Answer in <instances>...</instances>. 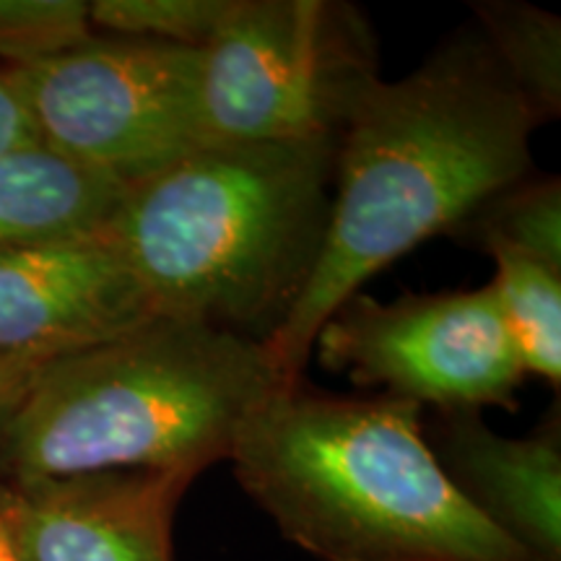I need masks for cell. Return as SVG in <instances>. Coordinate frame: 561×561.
<instances>
[{"label":"cell","mask_w":561,"mask_h":561,"mask_svg":"<svg viewBox=\"0 0 561 561\" xmlns=\"http://www.w3.org/2000/svg\"><path fill=\"white\" fill-rule=\"evenodd\" d=\"M424 409L278 385L231 442L234 479L320 561H536L455 491Z\"/></svg>","instance_id":"obj_2"},{"label":"cell","mask_w":561,"mask_h":561,"mask_svg":"<svg viewBox=\"0 0 561 561\" xmlns=\"http://www.w3.org/2000/svg\"><path fill=\"white\" fill-rule=\"evenodd\" d=\"M87 0H0V58L26 68L94 39Z\"/></svg>","instance_id":"obj_16"},{"label":"cell","mask_w":561,"mask_h":561,"mask_svg":"<svg viewBox=\"0 0 561 561\" xmlns=\"http://www.w3.org/2000/svg\"><path fill=\"white\" fill-rule=\"evenodd\" d=\"M234 0H94L91 26L112 37L151 39L203 50L227 21Z\"/></svg>","instance_id":"obj_15"},{"label":"cell","mask_w":561,"mask_h":561,"mask_svg":"<svg viewBox=\"0 0 561 561\" xmlns=\"http://www.w3.org/2000/svg\"><path fill=\"white\" fill-rule=\"evenodd\" d=\"M481 39L538 123L561 112V21L517 0H476Z\"/></svg>","instance_id":"obj_12"},{"label":"cell","mask_w":561,"mask_h":561,"mask_svg":"<svg viewBox=\"0 0 561 561\" xmlns=\"http://www.w3.org/2000/svg\"><path fill=\"white\" fill-rule=\"evenodd\" d=\"M424 437L455 491L536 561H561V430L491 432L481 411H437Z\"/></svg>","instance_id":"obj_10"},{"label":"cell","mask_w":561,"mask_h":561,"mask_svg":"<svg viewBox=\"0 0 561 561\" xmlns=\"http://www.w3.org/2000/svg\"><path fill=\"white\" fill-rule=\"evenodd\" d=\"M45 364L0 354V437Z\"/></svg>","instance_id":"obj_18"},{"label":"cell","mask_w":561,"mask_h":561,"mask_svg":"<svg viewBox=\"0 0 561 561\" xmlns=\"http://www.w3.org/2000/svg\"><path fill=\"white\" fill-rule=\"evenodd\" d=\"M157 318L107 231L0 248V354L50 364Z\"/></svg>","instance_id":"obj_8"},{"label":"cell","mask_w":561,"mask_h":561,"mask_svg":"<svg viewBox=\"0 0 561 561\" xmlns=\"http://www.w3.org/2000/svg\"><path fill=\"white\" fill-rule=\"evenodd\" d=\"M483 248L504 244L561 271V182H517L483 203L471 216Z\"/></svg>","instance_id":"obj_14"},{"label":"cell","mask_w":561,"mask_h":561,"mask_svg":"<svg viewBox=\"0 0 561 561\" xmlns=\"http://www.w3.org/2000/svg\"><path fill=\"white\" fill-rule=\"evenodd\" d=\"M375 79V37L354 5L234 0L203 47V146L339 140Z\"/></svg>","instance_id":"obj_5"},{"label":"cell","mask_w":561,"mask_h":561,"mask_svg":"<svg viewBox=\"0 0 561 561\" xmlns=\"http://www.w3.org/2000/svg\"><path fill=\"white\" fill-rule=\"evenodd\" d=\"M335 140L203 146L125 187L107 237L157 318L268 339L312 276Z\"/></svg>","instance_id":"obj_3"},{"label":"cell","mask_w":561,"mask_h":561,"mask_svg":"<svg viewBox=\"0 0 561 561\" xmlns=\"http://www.w3.org/2000/svg\"><path fill=\"white\" fill-rule=\"evenodd\" d=\"M312 351L359 388L434 411H515L528 375L491 280L392 301L356 291L322 322Z\"/></svg>","instance_id":"obj_7"},{"label":"cell","mask_w":561,"mask_h":561,"mask_svg":"<svg viewBox=\"0 0 561 561\" xmlns=\"http://www.w3.org/2000/svg\"><path fill=\"white\" fill-rule=\"evenodd\" d=\"M0 561H19L16 546L11 538V517H9V486L0 483Z\"/></svg>","instance_id":"obj_19"},{"label":"cell","mask_w":561,"mask_h":561,"mask_svg":"<svg viewBox=\"0 0 561 561\" xmlns=\"http://www.w3.org/2000/svg\"><path fill=\"white\" fill-rule=\"evenodd\" d=\"M496 263L491 284L500 299L525 371L543 377L553 388L561 380V271L533 261L504 244H489Z\"/></svg>","instance_id":"obj_13"},{"label":"cell","mask_w":561,"mask_h":561,"mask_svg":"<svg viewBox=\"0 0 561 561\" xmlns=\"http://www.w3.org/2000/svg\"><path fill=\"white\" fill-rule=\"evenodd\" d=\"M280 377L263 341L153 318L45 364L0 437V483L115 471L198 476L227 460Z\"/></svg>","instance_id":"obj_4"},{"label":"cell","mask_w":561,"mask_h":561,"mask_svg":"<svg viewBox=\"0 0 561 561\" xmlns=\"http://www.w3.org/2000/svg\"><path fill=\"white\" fill-rule=\"evenodd\" d=\"M203 50L100 37L5 68L39 146L130 187L203 149Z\"/></svg>","instance_id":"obj_6"},{"label":"cell","mask_w":561,"mask_h":561,"mask_svg":"<svg viewBox=\"0 0 561 561\" xmlns=\"http://www.w3.org/2000/svg\"><path fill=\"white\" fill-rule=\"evenodd\" d=\"M195 476L115 471L9 486L19 561H174V515Z\"/></svg>","instance_id":"obj_9"},{"label":"cell","mask_w":561,"mask_h":561,"mask_svg":"<svg viewBox=\"0 0 561 561\" xmlns=\"http://www.w3.org/2000/svg\"><path fill=\"white\" fill-rule=\"evenodd\" d=\"M125 187L45 146L0 157V248L96 234Z\"/></svg>","instance_id":"obj_11"},{"label":"cell","mask_w":561,"mask_h":561,"mask_svg":"<svg viewBox=\"0 0 561 561\" xmlns=\"http://www.w3.org/2000/svg\"><path fill=\"white\" fill-rule=\"evenodd\" d=\"M32 146H39L34 125L9 79L0 73V157Z\"/></svg>","instance_id":"obj_17"},{"label":"cell","mask_w":561,"mask_h":561,"mask_svg":"<svg viewBox=\"0 0 561 561\" xmlns=\"http://www.w3.org/2000/svg\"><path fill=\"white\" fill-rule=\"evenodd\" d=\"M481 34H458L398 81L377 76L335 140V195L312 276L263 339L280 382L364 280L450 231L528 174L538 128Z\"/></svg>","instance_id":"obj_1"}]
</instances>
